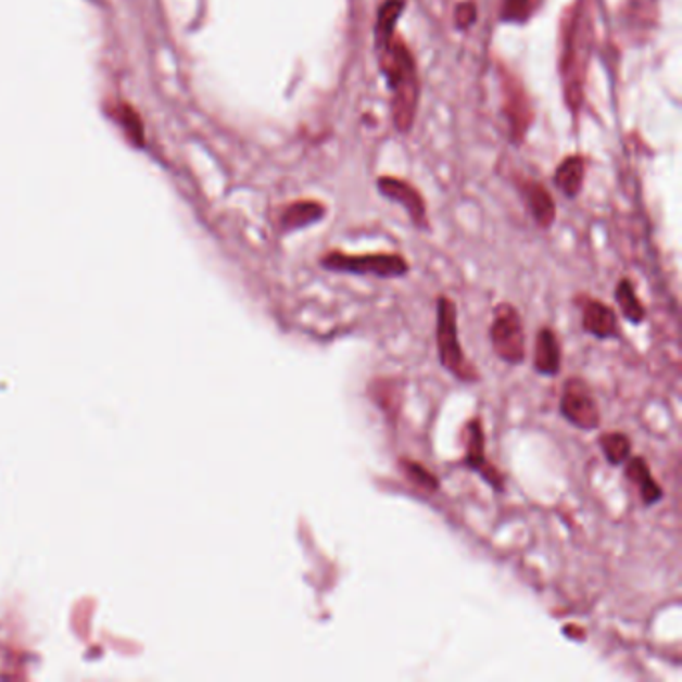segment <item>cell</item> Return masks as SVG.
I'll return each mask as SVG.
<instances>
[{"mask_svg":"<svg viewBox=\"0 0 682 682\" xmlns=\"http://www.w3.org/2000/svg\"><path fill=\"white\" fill-rule=\"evenodd\" d=\"M377 49L392 92V121L401 132H408L418 106V73L413 52L396 30L391 37L377 40Z\"/></svg>","mask_w":682,"mask_h":682,"instance_id":"cell-1","label":"cell"},{"mask_svg":"<svg viewBox=\"0 0 682 682\" xmlns=\"http://www.w3.org/2000/svg\"><path fill=\"white\" fill-rule=\"evenodd\" d=\"M456 318V304L441 294L437 301V351L441 367L446 368L460 382H479L480 372L468 361L458 339Z\"/></svg>","mask_w":682,"mask_h":682,"instance_id":"cell-2","label":"cell"},{"mask_svg":"<svg viewBox=\"0 0 682 682\" xmlns=\"http://www.w3.org/2000/svg\"><path fill=\"white\" fill-rule=\"evenodd\" d=\"M565 33V52H563V80L565 94L570 109L577 111L582 101V80L589 61V23L584 21L581 7H574L572 16L567 21Z\"/></svg>","mask_w":682,"mask_h":682,"instance_id":"cell-3","label":"cell"},{"mask_svg":"<svg viewBox=\"0 0 682 682\" xmlns=\"http://www.w3.org/2000/svg\"><path fill=\"white\" fill-rule=\"evenodd\" d=\"M493 325L489 330L493 351L506 365H522L527 358V339L522 318L518 315L517 306L510 303H501L493 313Z\"/></svg>","mask_w":682,"mask_h":682,"instance_id":"cell-4","label":"cell"},{"mask_svg":"<svg viewBox=\"0 0 682 682\" xmlns=\"http://www.w3.org/2000/svg\"><path fill=\"white\" fill-rule=\"evenodd\" d=\"M320 266L332 273L379 278H401L408 273V263L401 254H344L332 251L320 258Z\"/></svg>","mask_w":682,"mask_h":682,"instance_id":"cell-5","label":"cell"},{"mask_svg":"<svg viewBox=\"0 0 682 682\" xmlns=\"http://www.w3.org/2000/svg\"><path fill=\"white\" fill-rule=\"evenodd\" d=\"M560 415L572 427L581 430H596L601 427V411L594 401L593 391L581 377H570L560 394Z\"/></svg>","mask_w":682,"mask_h":682,"instance_id":"cell-6","label":"cell"},{"mask_svg":"<svg viewBox=\"0 0 682 682\" xmlns=\"http://www.w3.org/2000/svg\"><path fill=\"white\" fill-rule=\"evenodd\" d=\"M465 467L477 472L480 479L489 487H493L496 493L505 491V475L487 460V446H484V429L479 417L470 418L465 429Z\"/></svg>","mask_w":682,"mask_h":682,"instance_id":"cell-7","label":"cell"},{"mask_svg":"<svg viewBox=\"0 0 682 682\" xmlns=\"http://www.w3.org/2000/svg\"><path fill=\"white\" fill-rule=\"evenodd\" d=\"M498 73H501V87L505 92V116L510 125V135L518 142L527 137L531 128L532 118H534L532 104L517 76L506 71L505 66H501Z\"/></svg>","mask_w":682,"mask_h":682,"instance_id":"cell-8","label":"cell"},{"mask_svg":"<svg viewBox=\"0 0 682 682\" xmlns=\"http://www.w3.org/2000/svg\"><path fill=\"white\" fill-rule=\"evenodd\" d=\"M380 192L391 199L394 203L405 206L406 213L413 218V223L418 228H429V216H427V204L422 201L420 192L413 185L394 177H380L377 180Z\"/></svg>","mask_w":682,"mask_h":682,"instance_id":"cell-9","label":"cell"},{"mask_svg":"<svg viewBox=\"0 0 682 682\" xmlns=\"http://www.w3.org/2000/svg\"><path fill=\"white\" fill-rule=\"evenodd\" d=\"M405 380L377 377L368 382V399L379 406L382 415L396 425L405 401Z\"/></svg>","mask_w":682,"mask_h":682,"instance_id":"cell-10","label":"cell"},{"mask_svg":"<svg viewBox=\"0 0 682 682\" xmlns=\"http://www.w3.org/2000/svg\"><path fill=\"white\" fill-rule=\"evenodd\" d=\"M582 329L594 339H615L619 337V320L617 313L605 303L586 299L582 306Z\"/></svg>","mask_w":682,"mask_h":682,"instance_id":"cell-11","label":"cell"},{"mask_svg":"<svg viewBox=\"0 0 682 682\" xmlns=\"http://www.w3.org/2000/svg\"><path fill=\"white\" fill-rule=\"evenodd\" d=\"M532 367L543 377H556L563 368V351L555 330L543 327L534 337V361Z\"/></svg>","mask_w":682,"mask_h":682,"instance_id":"cell-12","label":"cell"},{"mask_svg":"<svg viewBox=\"0 0 682 682\" xmlns=\"http://www.w3.org/2000/svg\"><path fill=\"white\" fill-rule=\"evenodd\" d=\"M624 463H627L624 477L629 482L639 487V493H641L645 506H655L660 503L665 498V491L660 489V484L653 477L645 458L643 456H632V458L629 456Z\"/></svg>","mask_w":682,"mask_h":682,"instance_id":"cell-13","label":"cell"},{"mask_svg":"<svg viewBox=\"0 0 682 682\" xmlns=\"http://www.w3.org/2000/svg\"><path fill=\"white\" fill-rule=\"evenodd\" d=\"M325 213H327L325 204L318 201H299V203L289 204L280 215V228L282 232H292V230L311 227L318 223Z\"/></svg>","mask_w":682,"mask_h":682,"instance_id":"cell-14","label":"cell"},{"mask_svg":"<svg viewBox=\"0 0 682 682\" xmlns=\"http://www.w3.org/2000/svg\"><path fill=\"white\" fill-rule=\"evenodd\" d=\"M522 190L527 194V201H529L536 225L541 228H551L556 216L555 201H553L551 192L544 189L541 182H525Z\"/></svg>","mask_w":682,"mask_h":682,"instance_id":"cell-15","label":"cell"},{"mask_svg":"<svg viewBox=\"0 0 682 682\" xmlns=\"http://www.w3.org/2000/svg\"><path fill=\"white\" fill-rule=\"evenodd\" d=\"M584 159L582 156H569L563 161V165L556 171L555 182L558 189L565 192V197L574 199L582 189L584 182Z\"/></svg>","mask_w":682,"mask_h":682,"instance_id":"cell-16","label":"cell"},{"mask_svg":"<svg viewBox=\"0 0 682 682\" xmlns=\"http://www.w3.org/2000/svg\"><path fill=\"white\" fill-rule=\"evenodd\" d=\"M399 468H401L403 477L418 491L430 494L439 493L441 482L434 477V472H430L425 465H420V463L408 458V456H401L399 458Z\"/></svg>","mask_w":682,"mask_h":682,"instance_id":"cell-17","label":"cell"},{"mask_svg":"<svg viewBox=\"0 0 682 682\" xmlns=\"http://www.w3.org/2000/svg\"><path fill=\"white\" fill-rule=\"evenodd\" d=\"M615 299L620 306L622 316L632 323V325H641L646 318L645 304L641 303V299L636 296V291L632 287L631 278H622L617 289H615Z\"/></svg>","mask_w":682,"mask_h":682,"instance_id":"cell-18","label":"cell"},{"mask_svg":"<svg viewBox=\"0 0 682 682\" xmlns=\"http://www.w3.org/2000/svg\"><path fill=\"white\" fill-rule=\"evenodd\" d=\"M598 443L608 463L615 467L622 465L632 455L631 439L624 432H607L598 439Z\"/></svg>","mask_w":682,"mask_h":682,"instance_id":"cell-19","label":"cell"},{"mask_svg":"<svg viewBox=\"0 0 682 682\" xmlns=\"http://www.w3.org/2000/svg\"><path fill=\"white\" fill-rule=\"evenodd\" d=\"M405 11V0H384L377 14V40L391 37L399 23V16Z\"/></svg>","mask_w":682,"mask_h":682,"instance_id":"cell-20","label":"cell"},{"mask_svg":"<svg viewBox=\"0 0 682 682\" xmlns=\"http://www.w3.org/2000/svg\"><path fill=\"white\" fill-rule=\"evenodd\" d=\"M543 0H505L503 4V11H501V18L505 23H529L532 18V14L539 11Z\"/></svg>","mask_w":682,"mask_h":682,"instance_id":"cell-21","label":"cell"},{"mask_svg":"<svg viewBox=\"0 0 682 682\" xmlns=\"http://www.w3.org/2000/svg\"><path fill=\"white\" fill-rule=\"evenodd\" d=\"M477 18V7L467 0V2H460L455 9V23L458 28H468V26L475 23Z\"/></svg>","mask_w":682,"mask_h":682,"instance_id":"cell-22","label":"cell"}]
</instances>
